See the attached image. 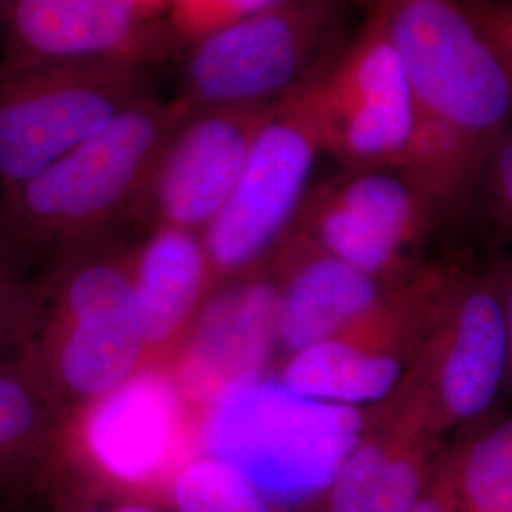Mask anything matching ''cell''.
Here are the masks:
<instances>
[{
    "mask_svg": "<svg viewBox=\"0 0 512 512\" xmlns=\"http://www.w3.org/2000/svg\"><path fill=\"white\" fill-rule=\"evenodd\" d=\"M188 114L145 95L33 179L0 196V241L35 272L99 238L147 196L154 167Z\"/></svg>",
    "mask_w": 512,
    "mask_h": 512,
    "instance_id": "cell-1",
    "label": "cell"
},
{
    "mask_svg": "<svg viewBox=\"0 0 512 512\" xmlns=\"http://www.w3.org/2000/svg\"><path fill=\"white\" fill-rule=\"evenodd\" d=\"M19 359L71 418L147 366L131 291V260L99 238L52 260Z\"/></svg>",
    "mask_w": 512,
    "mask_h": 512,
    "instance_id": "cell-2",
    "label": "cell"
},
{
    "mask_svg": "<svg viewBox=\"0 0 512 512\" xmlns=\"http://www.w3.org/2000/svg\"><path fill=\"white\" fill-rule=\"evenodd\" d=\"M363 433L357 408L256 378L205 408L200 444L203 456L236 467L270 505H298L329 490Z\"/></svg>",
    "mask_w": 512,
    "mask_h": 512,
    "instance_id": "cell-3",
    "label": "cell"
},
{
    "mask_svg": "<svg viewBox=\"0 0 512 512\" xmlns=\"http://www.w3.org/2000/svg\"><path fill=\"white\" fill-rule=\"evenodd\" d=\"M382 18L418 112L476 141L505 124L511 73L454 0H387Z\"/></svg>",
    "mask_w": 512,
    "mask_h": 512,
    "instance_id": "cell-4",
    "label": "cell"
},
{
    "mask_svg": "<svg viewBox=\"0 0 512 512\" xmlns=\"http://www.w3.org/2000/svg\"><path fill=\"white\" fill-rule=\"evenodd\" d=\"M135 71L0 65V196L90 139L139 101Z\"/></svg>",
    "mask_w": 512,
    "mask_h": 512,
    "instance_id": "cell-5",
    "label": "cell"
},
{
    "mask_svg": "<svg viewBox=\"0 0 512 512\" xmlns=\"http://www.w3.org/2000/svg\"><path fill=\"white\" fill-rule=\"evenodd\" d=\"M336 0H279L251 18L194 42L186 61V114L272 105L287 97L336 18Z\"/></svg>",
    "mask_w": 512,
    "mask_h": 512,
    "instance_id": "cell-6",
    "label": "cell"
},
{
    "mask_svg": "<svg viewBox=\"0 0 512 512\" xmlns=\"http://www.w3.org/2000/svg\"><path fill=\"white\" fill-rule=\"evenodd\" d=\"M321 147L317 84H302L277 101L256 131L232 194L203 228L213 268H245L274 243L304 196Z\"/></svg>",
    "mask_w": 512,
    "mask_h": 512,
    "instance_id": "cell-7",
    "label": "cell"
},
{
    "mask_svg": "<svg viewBox=\"0 0 512 512\" xmlns=\"http://www.w3.org/2000/svg\"><path fill=\"white\" fill-rule=\"evenodd\" d=\"M0 38L4 67L69 63L135 71L162 59L175 35L169 0H12Z\"/></svg>",
    "mask_w": 512,
    "mask_h": 512,
    "instance_id": "cell-8",
    "label": "cell"
},
{
    "mask_svg": "<svg viewBox=\"0 0 512 512\" xmlns=\"http://www.w3.org/2000/svg\"><path fill=\"white\" fill-rule=\"evenodd\" d=\"M323 145L357 164L403 160L418 109L384 18L317 82Z\"/></svg>",
    "mask_w": 512,
    "mask_h": 512,
    "instance_id": "cell-9",
    "label": "cell"
},
{
    "mask_svg": "<svg viewBox=\"0 0 512 512\" xmlns=\"http://www.w3.org/2000/svg\"><path fill=\"white\" fill-rule=\"evenodd\" d=\"M275 105L215 107L184 118L148 184L160 226L194 232L215 219L238 183L256 131Z\"/></svg>",
    "mask_w": 512,
    "mask_h": 512,
    "instance_id": "cell-10",
    "label": "cell"
},
{
    "mask_svg": "<svg viewBox=\"0 0 512 512\" xmlns=\"http://www.w3.org/2000/svg\"><path fill=\"white\" fill-rule=\"evenodd\" d=\"M184 408L186 399L171 374L143 368L88 406V454L120 482H148L164 473L179 450Z\"/></svg>",
    "mask_w": 512,
    "mask_h": 512,
    "instance_id": "cell-11",
    "label": "cell"
},
{
    "mask_svg": "<svg viewBox=\"0 0 512 512\" xmlns=\"http://www.w3.org/2000/svg\"><path fill=\"white\" fill-rule=\"evenodd\" d=\"M277 300L274 287L249 283L205 304L173 376L186 403L207 408L226 391L260 378L275 344Z\"/></svg>",
    "mask_w": 512,
    "mask_h": 512,
    "instance_id": "cell-12",
    "label": "cell"
},
{
    "mask_svg": "<svg viewBox=\"0 0 512 512\" xmlns=\"http://www.w3.org/2000/svg\"><path fill=\"white\" fill-rule=\"evenodd\" d=\"M67 420L18 355L0 357V505L27 511L50 490Z\"/></svg>",
    "mask_w": 512,
    "mask_h": 512,
    "instance_id": "cell-13",
    "label": "cell"
},
{
    "mask_svg": "<svg viewBox=\"0 0 512 512\" xmlns=\"http://www.w3.org/2000/svg\"><path fill=\"white\" fill-rule=\"evenodd\" d=\"M211 270L203 241L175 226H160L133 256L131 291L147 365L181 340Z\"/></svg>",
    "mask_w": 512,
    "mask_h": 512,
    "instance_id": "cell-14",
    "label": "cell"
},
{
    "mask_svg": "<svg viewBox=\"0 0 512 512\" xmlns=\"http://www.w3.org/2000/svg\"><path fill=\"white\" fill-rule=\"evenodd\" d=\"M509 355V321L492 291H473L456 311L437 361L440 412L467 420L484 412L497 395Z\"/></svg>",
    "mask_w": 512,
    "mask_h": 512,
    "instance_id": "cell-15",
    "label": "cell"
},
{
    "mask_svg": "<svg viewBox=\"0 0 512 512\" xmlns=\"http://www.w3.org/2000/svg\"><path fill=\"white\" fill-rule=\"evenodd\" d=\"M380 306V289L334 256H317L279 293L275 342L289 353L363 329Z\"/></svg>",
    "mask_w": 512,
    "mask_h": 512,
    "instance_id": "cell-16",
    "label": "cell"
},
{
    "mask_svg": "<svg viewBox=\"0 0 512 512\" xmlns=\"http://www.w3.org/2000/svg\"><path fill=\"white\" fill-rule=\"evenodd\" d=\"M401 372V361L384 349L359 336H340L291 353L281 384L319 403L357 408L385 399Z\"/></svg>",
    "mask_w": 512,
    "mask_h": 512,
    "instance_id": "cell-17",
    "label": "cell"
},
{
    "mask_svg": "<svg viewBox=\"0 0 512 512\" xmlns=\"http://www.w3.org/2000/svg\"><path fill=\"white\" fill-rule=\"evenodd\" d=\"M330 512H410L420 499V456L399 440H359L330 484Z\"/></svg>",
    "mask_w": 512,
    "mask_h": 512,
    "instance_id": "cell-18",
    "label": "cell"
},
{
    "mask_svg": "<svg viewBox=\"0 0 512 512\" xmlns=\"http://www.w3.org/2000/svg\"><path fill=\"white\" fill-rule=\"evenodd\" d=\"M473 137L452 128L446 122L418 112L416 126L406 147L401 164L408 165L412 181L408 184L418 192L444 194L458 186L475 158Z\"/></svg>",
    "mask_w": 512,
    "mask_h": 512,
    "instance_id": "cell-19",
    "label": "cell"
},
{
    "mask_svg": "<svg viewBox=\"0 0 512 512\" xmlns=\"http://www.w3.org/2000/svg\"><path fill=\"white\" fill-rule=\"evenodd\" d=\"M179 512H270L255 484L222 459L202 456L184 465L173 480Z\"/></svg>",
    "mask_w": 512,
    "mask_h": 512,
    "instance_id": "cell-20",
    "label": "cell"
},
{
    "mask_svg": "<svg viewBox=\"0 0 512 512\" xmlns=\"http://www.w3.org/2000/svg\"><path fill=\"white\" fill-rule=\"evenodd\" d=\"M334 200L366 220L397 247H403L420 224L418 192L403 179L387 173H366L353 179Z\"/></svg>",
    "mask_w": 512,
    "mask_h": 512,
    "instance_id": "cell-21",
    "label": "cell"
},
{
    "mask_svg": "<svg viewBox=\"0 0 512 512\" xmlns=\"http://www.w3.org/2000/svg\"><path fill=\"white\" fill-rule=\"evenodd\" d=\"M463 494L473 512H512L511 421L475 440L461 469Z\"/></svg>",
    "mask_w": 512,
    "mask_h": 512,
    "instance_id": "cell-22",
    "label": "cell"
},
{
    "mask_svg": "<svg viewBox=\"0 0 512 512\" xmlns=\"http://www.w3.org/2000/svg\"><path fill=\"white\" fill-rule=\"evenodd\" d=\"M315 228L327 255L372 277L385 272L401 249L334 198L321 207Z\"/></svg>",
    "mask_w": 512,
    "mask_h": 512,
    "instance_id": "cell-23",
    "label": "cell"
},
{
    "mask_svg": "<svg viewBox=\"0 0 512 512\" xmlns=\"http://www.w3.org/2000/svg\"><path fill=\"white\" fill-rule=\"evenodd\" d=\"M40 277L0 241V357L16 355L37 310Z\"/></svg>",
    "mask_w": 512,
    "mask_h": 512,
    "instance_id": "cell-24",
    "label": "cell"
},
{
    "mask_svg": "<svg viewBox=\"0 0 512 512\" xmlns=\"http://www.w3.org/2000/svg\"><path fill=\"white\" fill-rule=\"evenodd\" d=\"M279 0H169V25L175 38L198 42Z\"/></svg>",
    "mask_w": 512,
    "mask_h": 512,
    "instance_id": "cell-25",
    "label": "cell"
},
{
    "mask_svg": "<svg viewBox=\"0 0 512 512\" xmlns=\"http://www.w3.org/2000/svg\"><path fill=\"white\" fill-rule=\"evenodd\" d=\"M495 181L501 202L511 207L512 198V148L511 141L503 143L499 148V156L495 162Z\"/></svg>",
    "mask_w": 512,
    "mask_h": 512,
    "instance_id": "cell-26",
    "label": "cell"
},
{
    "mask_svg": "<svg viewBox=\"0 0 512 512\" xmlns=\"http://www.w3.org/2000/svg\"><path fill=\"white\" fill-rule=\"evenodd\" d=\"M410 512H454V509L444 494H433L420 497Z\"/></svg>",
    "mask_w": 512,
    "mask_h": 512,
    "instance_id": "cell-27",
    "label": "cell"
},
{
    "mask_svg": "<svg viewBox=\"0 0 512 512\" xmlns=\"http://www.w3.org/2000/svg\"><path fill=\"white\" fill-rule=\"evenodd\" d=\"M110 512H156L152 511V509H148L145 505H133V503H129V505H120V507H116V509H112Z\"/></svg>",
    "mask_w": 512,
    "mask_h": 512,
    "instance_id": "cell-28",
    "label": "cell"
},
{
    "mask_svg": "<svg viewBox=\"0 0 512 512\" xmlns=\"http://www.w3.org/2000/svg\"><path fill=\"white\" fill-rule=\"evenodd\" d=\"M12 0H0V37H2V29H4V21H6V14L10 10Z\"/></svg>",
    "mask_w": 512,
    "mask_h": 512,
    "instance_id": "cell-29",
    "label": "cell"
}]
</instances>
